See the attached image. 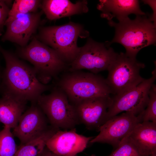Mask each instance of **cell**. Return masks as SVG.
I'll return each instance as SVG.
<instances>
[{"label": "cell", "mask_w": 156, "mask_h": 156, "mask_svg": "<svg viewBox=\"0 0 156 156\" xmlns=\"http://www.w3.org/2000/svg\"><path fill=\"white\" fill-rule=\"evenodd\" d=\"M0 52L5 62L3 77L4 93L19 99L36 102L39 97L51 87L41 83L33 67L20 60L0 45Z\"/></svg>", "instance_id": "1"}, {"label": "cell", "mask_w": 156, "mask_h": 156, "mask_svg": "<svg viewBox=\"0 0 156 156\" xmlns=\"http://www.w3.org/2000/svg\"><path fill=\"white\" fill-rule=\"evenodd\" d=\"M108 23L115 29L114 36L111 41H108L109 44L114 43L121 44L129 56L136 57L142 49L156 43V25L151 15L148 13L136 15L133 20L128 17L118 23L111 20Z\"/></svg>", "instance_id": "2"}, {"label": "cell", "mask_w": 156, "mask_h": 156, "mask_svg": "<svg viewBox=\"0 0 156 156\" xmlns=\"http://www.w3.org/2000/svg\"><path fill=\"white\" fill-rule=\"evenodd\" d=\"M55 86L65 92L73 105L90 98L110 97L112 94L106 79L96 74L80 70L63 73Z\"/></svg>", "instance_id": "3"}, {"label": "cell", "mask_w": 156, "mask_h": 156, "mask_svg": "<svg viewBox=\"0 0 156 156\" xmlns=\"http://www.w3.org/2000/svg\"><path fill=\"white\" fill-rule=\"evenodd\" d=\"M89 35L82 25L70 22L60 26L41 28L36 38L50 46L69 66L80 51L81 47L77 45L78 37L85 38Z\"/></svg>", "instance_id": "4"}, {"label": "cell", "mask_w": 156, "mask_h": 156, "mask_svg": "<svg viewBox=\"0 0 156 156\" xmlns=\"http://www.w3.org/2000/svg\"><path fill=\"white\" fill-rule=\"evenodd\" d=\"M18 54L33 65L37 78L44 84L47 85L69 68L54 50L35 37L29 45L19 49Z\"/></svg>", "instance_id": "5"}, {"label": "cell", "mask_w": 156, "mask_h": 156, "mask_svg": "<svg viewBox=\"0 0 156 156\" xmlns=\"http://www.w3.org/2000/svg\"><path fill=\"white\" fill-rule=\"evenodd\" d=\"M36 102L53 128L70 129L80 123L74 106L65 92L56 86L50 94L40 95Z\"/></svg>", "instance_id": "6"}, {"label": "cell", "mask_w": 156, "mask_h": 156, "mask_svg": "<svg viewBox=\"0 0 156 156\" xmlns=\"http://www.w3.org/2000/svg\"><path fill=\"white\" fill-rule=\"evenodd\" d=\"M145 64L136 57L128 55L125 53H118L109 66L106 79L112 94H119L135 87L145 79L140 76V70Z\"/></svg>", "instance_id": "7"}, {"label": "cell", "mask_w": 156, "mask_h": 156, "mask_svg": "<svg viewBox=\"0 0 156 156\" xmlns=\"http://www.w3.org/2000/svg\"><path fill=\"white\" fill-rule=\"evenodd\" d=\"M117 54L110 47L108 41L99 42L89 38L85 44L81 47L79 54L69 65L68 71L84 69L96 74L107 70Z\"/></svg>", "instance_id": "8"}, {"label": "cell", "mask_w": 156, "mask_h": 156, "mask_svg": "<svg viewBox=\"0 0 156 156\" xmlns=\"http://www.w3.org/2000/svg\"><path fill=\"white\" fill-rule=\"evenodd\" d=\"M152 74L150 78L145 79L135 87L111 98L106 121L123 111L137 116L144 111L148 102L150 89L156 79V68Z\"/></svg>", "instance_id": "9"}, {"label": "cell", "mask_w": 156, "mask_h": 156, "mask_svg": "<svg viewBox=\"0 0 156 156\" xmlns=\"http://www.w3.org/2000/svg\"><path fill=\"white\" fill-rule=\"evenodd\" d=\"M137 116L129 112L114 116L106 121L99 128V134L89 143H107L117 148L140 122Z\"/></svg>", "instance_id": "10"}, {"label": "cell", "mask_w": 156, "mask_h": 156, "mask_svg": "<svg viewBox=\"0 0 156 156\" xmlns=\"http://www.w3.org/2000/svg\"><path fill=\"white\" fill-rule=\"evenodd\" d=\"M22 114L18 124L13 129L14 136L17 138L20 145L25 144L41 136L51 127L48 120L36 102Z\"/></svg>", "instance_id": "11"}, {"label": "cell", "mask_w": 156, "mask_h": 156, "mask_svg": "<svg viewBox=\"0 0 156 156\" xmlns=\"http://www.w3.org/2000/svg\"><path fill=\"white\" fill-rule=\"evenodd\" d=\"M42 11L19 15L10 20H6V31L2 37L3 42L9 41L21 47L27 44L35 32L40 21Z\"/></svg>", "instance_id": "12"}, {"label": "cell", "mask_w": 156, "mask_h": 156, "mask_svg": "<svg viewBox=\"0 0 156 156\" xmlns=\"http://www.w3.org/2000/svg\"><path fill=\"white\" fill-rule=\"evenodd\" d=\"M110 97H99L86 99L74 105L80 123L88 129L98 131L106 121Z\"/></svg>", "instance_id": "13"}, {"label": "cell", "mask_w": 156, "mask_h": 156, "mask_svg": "<svg viewBox=\"0 0 156 156\" xmlns=\"http://www.w3.org/2000/svg\"><path fill=\"white\" fill-rule=\"evenodd\" d=\"M94 137L77 133L75 128L69 131L58 129L48 140L46 146L59 156H76L85 149Z\"/></svg>", "instance_id": "14"}, {"label": "cell", "mask_w": 156, "mask_h": 156, "mask_svg": "<svg viewBox=\"0 0 156 156\" xmlns=\"http://www.w3.org/2000/svg\"><path fill=\"white\" fill-rule=\"evenodd\" d=\"M99 2L97 8L102 12L101 17L108 21L116 17L119 21L131 14L137 15L146 13L141 10L138 0H101Z\"/></svg>", "instance_id": "15"}, {"label": "cell", "mask_w": 156, "mask_h": 156, "mask_svg": "<svg viewBox=\"0 0 156 156\" xmlns=\"http://www.w3.org/2000/svg\"><path fill=\"white\" fill-rule=\"evenodd\" d=\"M47 18L53 20L72 15L87 13V0L78 1L75 3L68 0H45L40 7Z\"/></svg>", "instance_id": "16"}, {"label": "cell", "mask_w": 156, "mask_h": 156, "mask_svg": "<svg viewBox=\"0 0 156 156\" xmlns=\"http://www.w3.org/2000/svg\"><path fill=\"white\" fill-rule=\"evenodd\" d=\"M142 155L151 156L156 153V123H139L128 136Z\"/></svg>", "instance_id": "17"}, {"label": "cell", "mask_w": 156, "mask_h": 156, "mask_svg": "<svg viewBox=\"0 0 156 156\" xmlns=\"http://www.w3.org/2000/svg\"><path fill=\"white\" fill-rule=\"evenodd\" d=\"M27 101L4 94L0 99V122L14 128L25 109Z\"/></svg>", "instance_id": "18"}, {"label": "cell", "mask_w": 156, "mask_h": 156, "mask_svg": "<svg viewBox=\"0 0 156 156\" xmlns=\"http://www.w3.org/2000/svg\"><path fill=\"white\" fill-rule=\"evenodd\" d=\"M58 129L51 127L39 138L20 145L14 156H40L48 140Z\"/></svg>", "instance_id": "19"}, {"label": "cell", "mask_w": 156, "mask_h": 156, "mask_svg": "<svg viewBox=\"0 0 156 156\" xmlns=\"http://www.w3.org/2000/svg\"><path fill=\"white\" fill-rule=\"evenodd\" d=\"M41 1L38 0L14 1L6 20H10L19 15L36 12L40 7Z\"/></svg>", "instance_id": "20"}, {"label": "cell", "mask_w": 156, "mask_h": 156, "mask_svg": "<svg viewBox=\"0 0 156 156\" xmlns=\"http://www.w3.org/2000/svg\"><path fill=\"white\" fill-rule=\"evenodd\" d=\"M11 129L4 126L0 131V156H14L17 150Z\"/></svg>", "instance_id": "21"}, {"label": "cell", "mask_w": 156, "mask_h": 156, "mask_svg": "<svg viewBox=\"0 0 156 156\" xmlns=\"http://www.w3.org/2000/svg\"><path fill=\"white\" fill-rule=\"evenodd\" d=\"M148 105L144 111L137 116L140 122L151 121L156 123V86H152L149 94Z\"/></svg>", "instance_id": "22"}, {"label": "cell", "mask_w": 156, "mask_h": 156, "mask_svg": "<svg viewBox=\"0 0 156 156\" xmlns=\"http://www.w3.org/2000/svg\"><path fill=\"white\" fill-rule=\"evenodd\" d=\"M108 156H146L140 153L127 136Z\"/></svg>", "instance_id": "23"}, {"label": "cell", "mask_w": 156, "mask_h": 156, "mask_svg": "<svg viewBox=\"0 0 156 156\" xmlns=\"http://www.w3.org/2000/svg\"><path fill=\"white\" fill-rule=\"evenodd\" d=\"M11 1L0 0V36L4 31L3 27L10 9L9 5Z\"/></svg>", "instance_id": "24"}, {"label": "cell", "mask_w": 156, "mask_h": 156, "mask_svg": "<svg viewBox=\"0 0 156 156\" xmlns=\"http://www.w3.org/2000/svg\"><path fill=\"white\" fill-rule=\"evenodd\" d=\"M143 1L144 3L148 4L152 9L153 13L151 16L154 23L156 25V1L143 0Z\"/></svg>", "instance_id": "25"}, {"label": "cell", "mask_w": 156, "mask_h": 156, "mask_svg": "<svg viewBox=\"0 0 156 156\" xmlns=\"http://www.w3.org/2000/svg\"><path fill=\"white\" fill-rule=\"evenodd\" d=\"M40 156H60L57 155L49 150L46 146Z\"/></svg>", "instance_id": "26"}, {"label": "cell", "mask_w": 156, "mask_h": 156, "mask_svg": "<svg viewBox=\"0 0 156 156\" xmlns=\"http://www.w3.org/2000/svg\"><path fill=\"white\" fill-rule=\"evenodd\" d=\"M151 156H156V153H154L153 155H152Z\"/></svg>", "instance_id": "27"}, {"label": "cell", "mask_w": 156, "mask_h": 156, "mask_svg": "<svg viewBox=\"0 0 156 156\" xmlns=\"http://www.w3.org/2000/svg\"><path fill=\"white\" fill-rule=\"evenodd\" d=\"M91 156H95L94 155H92Z\"/></svg>", "instance_id": "28"}, {"label": "cell", "mask_w": 156, "mask_h": 156, "mask_svg": "<svg viewBox=\"0 0 156 156\" xmlns=\"http://www.w3.org/2000/svg\"></svg>", "instance_id": "29"}]
</instances>
